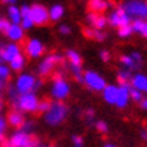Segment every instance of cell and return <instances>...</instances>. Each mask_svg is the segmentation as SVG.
I'll return each instance as SVG.
<instances>
[{
    "instance_id": "6da1fadb",
    "label": "cell",
    "mask_w": 147,
    "mask_h": 147,
    "mask_svg": "<svg viewBox=\"0 0 147 147\" xmlns=\"http://www.w3.org/2000/svg\"><path fill=\"white\" fill-rule=\"evenodd\" d=\"M120 7L132 22L147 19V0H124Z\"/></svg>"
},
{
    "instance_id": "7a4b0ae2",
    "label": "cell",
    "mask_w": 147,
    "mask_h": 147,
    "mask_svg": "<svg viewBox=\"0 0 147 147\" xmlns=\"http://www.w3.org/2000/svg\"><path fill=\"white\" fill-rule=\"evenodd\" d=\"M67 113H69V107H67L65 102L54 101V102H51L49 111L43 115V119H45L46 124L54 127V125L61 124L67 117Z\"/></svg>"
},
{
    "instance_id": "3957f363",
    "label": "cell",
    "mask_w": 147,
    "mask_h": 147,
    "mask_svg": "<svg viewBox=\"0 0 147 147\" xmlns=\"http://www.w3.org/2000/svg\"><path fill=\"white\" fill-rule=\"evenodd\" d=\"M11 147H36L39 144V140L31 134H26L23 131H16L11 135V138L7 142Z\"/></svg>"
},
{
    "instance_id": "277c9868",
    "label": "cell",
    "mask_w": 147,
    "mask_h": 147,
    "mask_svg": "<svg viewBox=\"0 0 147 147\" xmlns=\"http://www.w3.org/2000/svg\"><path fill=\"white\" fill-rule=\"evenodd\" d=\"M40 84H42V81L36 80L35 77L30 76V74H22V76H19L15 86H16L19 94H27L34 93L40 86Z\"/></svg>"
},
{
    "instance_id": "5b68a950",
    "label": "cell",
    "mask_w": 147,
    "mask_h": 147,
    "mask_svg": "<svg viewBox=\"0 0 147 147\" xmlns=\"http://www.w3.org/2000/svg\"><path fill=\"white\" fill-rule=\"evenodd\" d=\"M38 98L34 93H27V94H20L18 98V102L13 105V111L19 112H36L38 109Z\"/></svg>"
},
{
    "instance_id": "8992f818",
    "label": "cell",
    "mask_w": 147,
    "mask_h": 147,
    "mask_svg": "<svg viewBox=\"0 0 147 147\" xmlns=\"http://www.w3.org/2000/svg\"><path fill=\"white\" fill-rule=\"evenodd\" d=\"M70 93V86L66 82V80L63 78L62 73H58L54 76V82H53V88H51V94H53L54 98H57L58 101L59 100H63L66 98Z\"/></svg>"
},
{
    "instance_id": "52a82bcc",
    "label": "cell",
    "mask_w": 147,
    "mask_h": 147,
    "mask_svg": "<svg viewBox=\"0 0 147 147\" xmlns=\"http://www.w3.org/2000/svg\"><path fill=\"white\" fill-rule=\"evenodd\" d=\"M120 63L125 70L128 71H138L143 65V57L139 51H132L131 54L120 55Z\"/></svg>"
},
{
    "instance_id": "ba28073f",
    "label": "cell",
    "mask_w": 147,
    "mask_h": 147,
    "mask_svg": "<svg viewBox=\"0 0 147 147\" xmlns=\"http://www.w3.org/2000/svg\"><path fill=\"white\" fill-rule=\"evenodd\" d=\"M84 84L89 88L90 90L94 92H102L104 88L107 86V82L98 73L93 70H86L84 71Z\"/></svg>"
},
{
    "instance_id": "9c48e42d",
    "label": "cell",
    "mask_w": 147,
    "mask_h": 147,
    "mask_svg": "<svg viewBox=\"0 0 147 147\" xmlns=\"http://www.w3.org/2000/svg\"><path fill=\"white\" fill-rule=\"evenodd\" d=\"M108 24L116 28H120L123 26H128L132 23V20L128 18V15L124 12V9L121 7H117L108 15Z\"/></svg>"
},
{
    "instance_id": "30bf717a",
    "label": "cell",
    "mask_w": 147,
    "mask_h": 147,
    "mask_svg": "<svg viewBox=\"0 0 147 147\" xmlns=\"http://www.w3.org/2000/svg\"><path fill=\"white\" fill-rule=\"evenodd\" d=\"M57 63H63L62 55H59V54H53V55L46 57L45 59H43V62H40L39 67H38L39 76H47V74H50Z\"/></svg>"
},
{
    "instance_id": "8fae6325",
    "label": "cell",
    "mask_w": 147,
    "mask_h": 147,
    "mask_svg": "<svg viewBox=\"0 0 147 147\" xmlns=\"http://www.w3.org/2000/svg\"><path fill=\"white\" fill-rule=\"evenodd\" d=\"M31 11H30V16H31L34 24H38V26H43V24H47L49 22V11L43 7L42 4H32Z\"/></svg>"
},
{
    "instance_id": "7c38bea8",
    "label": "cell",
    "mask_w": 147,
    "mask_h": 147,
    "mask_svg": "<svg viewBox=\"0 0 147 147\" xmlns=\"http://www.w3.org/2000/svg\"><path fill=\"white\" fill-rule=\"evenodd\" d=\"M86 22L90 24L92 28L96 30H104V27L108 24V19L101 15V13H96V12H89L86 15Z\"/></svg>"
},
{
    "instance_id": "4fadbf2b",
    "label": "cell",
    "mask_w": 147,
    "mask_h": 147,
    "mask_svg": "<svg viewBox=\"0 0 147 147\" xmlns=\"http://www.w3.org/2000/svg\"><path fill=\"white\" fill-rule=\"evenodd\" d=\"M129 100H131V97H129V85H119V93H117L115 105L117 108H124L127 107Z\"/></svg>"
},
{
    "instance_id": "5bb4252c",
    "label": "cell",
    "mask_w": 147,
    "mask_h": 147,
    "mask_svg": "<svg viewBox=\"0 0 147 147\" xmlns=\"http://www.w3.org/2000/svg\"><path fill=\"white\" fill-rule=\"evenodd\" d=\"M131 86L140 90L143 94H147V76L142 73H135L131 80Z\"/></svg>"
},
{
    "instance_id": "9a60e30c",
    "label": "cell",
    "mask_w": 147,
    "mask_h": 147,
    "mask_svg": "<svg viewBox=\"0 0 147 147\" xmlns=\"http://www.w3.org/2000/svg\"><path fill=\"white\" fill-rule=\"evenodd\" d=\"M117 93H119V86H116V85H107L104 88V90H102V98L108 104H113L115 105L116 98H117Z\"/></svg>"
},
{
    "instance_id": "2e32d148",
    "label": "cell",
    "mask_w": 147,
    "mask_h": 147,
    "mask_svg": "<svg viewBox=\"0 0 147 147\" xmlns=\"http://www.w3.org/2000/svg\"><path fill=\"white\" fill-rule=\"evenodd\" d=\"M26 51L30 57H39L43 53V45L38 39H30L27 43Z\"/></svg>"
},
{
    "instance_id": "e0dca14e",
    "label": "cell",
    "mask_w": 147,
    "mask_h": 147,
    "mask_svg": "<svg viewBox=\"0 0 147 147\" xmlns=\"http://www.w3.org/2000/svg\"><path fill=\"white\" fill-rule=\"evenodd\" d=\"M7 121H8V123L12 125V127H15V128H20V127L23 125V123L26 121V119H24V116H23L22 112H19V111H11L8 113Z\"/></svg>"
},
{
    "instance_id": "ac0fdd59",
    "label": "cell",
    "mask_w": 147,
    "mask_h": 147,
    "mask_svg": "<svg viewBox=\"0 0 147 147\" xmlns=\"http://www.w3.org/2000/svg\"><path fill=\"white\" fill-rule=\"evenodd\" d=\"M1 54H3V59H4V61L11 62L16 55L20 54V50H19V47L16 45L11 43V45H5L4 46V49L1 50Z\"/></svg>"
},
{
    "instance_id": "d6986e66",
    "label": "cell",
    "mask_w": 147,
    "mask_h": 147,
    "mask_svg": "<svg viewBox=\"0 0 147 147\" xmlns=\"http://www.w3.org/2000/svg\"><path fill=\"white\" fill-rule=\"evenodd\" d=\"M111 3L108 0H90L89 3V8L92 9V12L96 13H101L104 12L105 9L109 8Z\"/></svg>"
},
{
    "instance_id": "ffe728a7",
    "label": "cell",
    "mask_w": 147,
    "mask_h": 147,
    "mask_svg": "<svg viewBox=\"0 0 147 147\" xmlns=\"http://www.w3.org/2000/svg\"><path fill=\"white\" fill-rule=\"evenodd\" d=\"M84 34L88 38H93V39L98 40V42H102V40L107 38V32L104 31V30H96V28H92V27L84 28Z\"/></svg>"
},
{
    "instance_id": "44dd1931",
    "label": "cell",
    "mask_w": 147,
    "mask_h": 147,
    "mask_svg": "<svg viewBox=\"0 0 147 147\" xmlns=\"http://www.w3.org/2000/svg\"><path fill=\"white\" fill-rule=\"evenodd\" d=\"M131 26L135 34H139L140 36L147 39V19L146 20H134L131 23Z\"/></svg>"
},
{
    "instance_id": "7402d4cb",
    "label": "cell",
    "mask_w": 147,
    "mask_h": 147,
    "mask_svg": "<svg viewBox=\"0 0 147 147\" xmlns=\"http://www.w3.org/2000/svg\"><path fill=\"white\" fill-rule=\"evenodd\" d=\"M66 58L70 63V66H82V58L76 50H66Z\"/></svg>"
},
{
    "instance_id": "603a6c76",
    "label": "cell",
    "mask_w": 147,
    "mask_h": 147,
    "mask_svg": "<svg viewBox=\"0 0 147 147\" xmlns=\"http://www.w3.org/2000/svg\"><path fill=\"white\" fill-rule=\"evenodd\" d=\"M132 73L125 69H121V70L117 71V82L120 85H131V80H132Z\"/></svg>"
},
{
    "instance_id": "cb8c5ba5",
    "label": "cell",
    "mask_w": 147,
    "mask_h": 147,
    "mask_svg": "<svg viewBox=\"0 0 147 147\" xmlns=\"http://www.w3.org/2000/svg\"><path fill=\"white\" fill-rule=\"evenodd\" d=\"M7 36H8L9 39H12V40L22 39V38H23V30H22V27L18 26V24H11L8 32H7Z\"/></svg>"
},
{
    "instance_id": "d4e9b609",
    "label": "cell",
    "mask_w": 147,
    "mask_h": 147,
    "mask_svg": "<svg viewBox=\"0 0 147 147\" xmlns=\"http://www.w3.org/2000/svg\"><path fill=\"white\" fill-rule=\"evenodd\" d=\"M62 15H63V7L59 4L53 5L49 11V18H50V20H53V22L59 20V19L62 18Z\"/></svg>"
},
{
    "instance_id": "484cf974",
    "label": "cell",
    "mask_w": 147,
    "mask_h": 147,
    "mask_svg": "<svg viewBox=\"0 0 147 147\" xmlns=\"http://www.w3.org/2000/svg\"><path fill=\"white\" fill-rule=\"evenodd\" d=\"M8 15L11 18V22L12 24H19V22L22 20V16H20V9L15 5H9L8 8Z\"/></svg>"
},
{
    "instance_id": "4316f807",
    "label": "cell",
    "mask_w": 147,
    "mask_h": 147,
    "mask_svg": "<svg viewBox=\"0 0 147 147\" xmlns=\"http://www.w3.org/2000/svg\"><path fill=\"white\" fill-rule=\"evenodd\" d=\"M9 63H11V67H12L13 70L19 71V70H22L23 65H24V58H23L22 54H19V55H16Z\"/></svg>"
},
{
    "instance_id": "83f0119b",
    "label": "cell",
    "mask_w": 147,
    "mask_h": 147,
    "mask_svg": "<svg viewBox=\"0 0 147 147\" xmlns=\"http://www.w3.org/2000/svg\"><path fill=\"white\" fill-rule=\"evenodd\" d=\"M132 34H134V30H132V26H131V24L117 28V35L120 36V38H129Z\"/></svg>"
},
{
    "instance_id": "f1b7e54d",
    "label": "cell",
    "mask_w": 147,
    "mask_h": 147,
    "mask_svg": "<svg viewBox=\"0 0 147 147\" xmlns=\"http://www.w3.org/2000/svg\"><path fill=\"white\" fill-rule=\"evenodd\" d=\"M129 97H131V100H134V101H136L139 104V102L142 101V98L144 97V94H143L140 90L135 89L134 86L129 85Z\"/></svg>"
},
{
    "instance_id": "f546056e",
    "label": "cell",
    "mask_w": 147,
    "mask_h": 147,
    "mask_svg": "<svg viewBox=\"0 0 147 147\" xmlns=\"http://www.w3.org/2000/svg\"><path fill=\"white\" fill-rule=\"evenodd\" d=\"M50 105H51V101H50V100H47V98H45V100L39 101L36 112H38V113H46V112L49 111Z\"/></svg>"
},
{
    "instance_id": "4dcf8cb0",
    "label": "cell",
    "mask_w": 147,
    "mask_h": 147,
    "mask_svg": "<svg viewBox=\"0 0 147 147\" xmlns=\"http://www.w3.org/2000/svg\"><path fill=\"white\" fill-rule=\"evenodd\" d=\"M35 127V123L32 120H26L23 123V125L19 128V131H23V132H26V134H31L32 129Z\"/></svg>"
},
{
    "instance_id": "1f68e13d",
    "label": "cell",
    "mask_w": 147,
    "mask_h": 147,
    "mask_svg": "<svg viewBox=\"0 0 147 147\" xmlns=\"http://www.w3.org/2000/svg\"><path fill=\"white\" fill-rule=\"evenodd\" d=\"M82 115H84V119H85V121H86L88 124H92V123L94 124V111L92 109V108L85 109Z\"/></svg>"
},
{
    "instance_id": "d6a6232c",
    "label": "cell",
    "mask_w": 147,
    "mask_h": 147,
    "mask_svg": "<svg viewBox=\"0 0 147 147\" xmlns=\"http://www.w3.org/2000/svg\"><path fill=\"white\" fill-rule=\"evenodd\" d=\"M94 127H96V129H97L98 132H101V134H107L108 132V124L105 123L104 120H96L94 121Z\"/></svg>"
},
{
    "instance_id": "836d02e7",
    "label": "cell",
    "mask_w": 147,
    "mask_h": 147,
    "mask_svg": "<svg viewBox=\"0 0 147 147\" xmlns=\"http://www.w3.org/2000/svg\"><path fill=\"white\" fill-rule=\"evenodd\" d=\"M5 128H7V121H5V119L3 116L0 115V143H3V140H4Z\"/></svg>"
},
{
    "instance_id": "e575fe53",
    "label": "cell",
    "mask_w": 147,
    "mask_h": 147,
    "mask_svg": "<svg viewBox=\"0 0 147 147\" xmlns=\"http://www.w3.org/2000/svg\"><path fill=\"white\" fill-rule=\"evenodd\" d=\"M9 27H11V23L7 19H0V32H4L5 35H7Z\"/></svg>"
},
{
    "instance_id": "d590c367",
    "label": "cell",
    "mask_w": 147,
    "mask_h": 147,
    "mask_svg": "<svg viewBox=\"0 0 147 147\" xmlns=\"http://www.w3.org/2000/svg\"><path fill=\"white\" fill-rule=\"evenodd\" d=\"M9 77V69L4 65H0V78L3 80H7Z\"/></svg>"
},
{
    "instance_id": "8d00e7d4",
    "label": "cell",
    "mask_w": 147,
    "mask_h": 147,
    "mask_svg": "<svg viewBox=\"0 0 147 147\" xmlns=\"http://www.w3.org/2000/svg\"><path fill=\"white\" fill-rule=\"evenodd\" d=\"M71 142H73V146H84V139L80 135H73Z\"/></svg>"
},
{
    "instance_id": "74e56055",
    "label": "cell",
    "mask_w": 147,
    "mask_h": 147,
    "mask_svg": "<svg viewBox=\"0 0 147 147\" xmlns=\"http://www.w3.org/2000/svg\"><path fill=\"white\" fill-rule=\"evenodd\" d=\"M30 11H31V8L28 7L27 4H23L22 5V9H20V16L23 18H28L30 16Z\"/></svg>"
},
{
    "instance_id": "f35d334b",
    "label": "cell",
    "mask_w": 147,
    "mask_h": 147,
    "mask_svg": "<svg viewBox=\"0 0 147 147\" xmlns=\"http://www.w3.org/2000/svg\"><path fill=\"white\" fill-rule=\"evenodd\" d=\"M32 24H34V22H32L31 16L22 19V28H30V27H32Z\"/></svg>"
},
{
    "instance_id": "ab89813d",
    "label": "cell",
    "mask_w": 147,
    "mask_h": 147,
    "mask_svg": "<svg viewBox=\"0 0 147 147\" xmlns=\"http://www.w3.org/2000/svg\"><path fill=\"white\" fill-rule=\"evenodd\" d=\"M100 58L102 59V62H108L111 59V53L108 50H100Z\"/></svg>"
},
{
    "instance_id": "60d3db41",
    "label": "cell",
    "mask_w": 147,
    "mask_h": 147,
    "mask_svg": "<svg viewBox=\"0 0 147 147\" xmlns=\"http://www.w3.org/2000/svg\"><path fill=\"white\" fill-rule=\"evenodd\" d=\"M59 32H61V34H65V35H69L71 32V30L67 24H62V26L59 27Z\"/></svg>"
},
{
    "instance_id": "b9f144b4",
    "label": "cell",
    "mask_w": 147,
    "mask_h": 147,
    "mask_svg": "<svg viewBox=\"0 0 147 147\" xmlns=\"http://www.w3.org/2000/svg\"><path fill=\"white\" fill-rule=\"evenodd\" d=\"M139 107L142 108V109H144V111H147V96H144L142 98V101L139 102Z\"/></svg>"
},
{
    "instance_id": "7bdbcfd3",
    "label": "cell",
    "mask_w": 147,
    "mask_h": 147,
    "mask_svg": "<svg viewBox=\"0 0 147 147\" xmlns=\"http://www.w3.org/2000/svg\"><path fill=\"white\" fill-rule=\"evenodd\" d=\"M140 136H142L144 140H147V129H142V131H140Z\"/></svg>"
},
{
    "instance_id": "ee69618b",
    "label": "cell",
    "mask_w": 147,
    "mask_h": 147,
    "mask_svg": "<svg viewBox=\"0 0 147 147\" xmlns=\"http://www.w3.org/2000/svg\"><path fill=\"white\" fill-rule=\"evenodd\" d=\"M1 3H5V4L13 5V3H16V0H1Z\"/></svg>"
},
{
    "instance_id": "f6af8a7d",
    "label": "cell",
    "mask_w": 147,
    "mask_h": 147,
    "mask_svg": "<svg viewBox=\"0 0 147 147\" xmlns=\"http://www.w3.org/2000/svg\"><path fill=\"white\" fill-rule=\"evenodd\" d=\"M102 147H117V146H115V144H112V143H105Z\"/></svg>"
},
{
    "instance_id": "bcb514c9",
    "label": "cell",
    "mask_w": 147,
    "mask_h": 147,
    "mask_svg": "<svg viewBox=\"0 0 147 147\" xmlns=\"http://www.w3.org/2000/svg\"><path fill=\"white\" fill-rule=\"evenodd\" d=\"M3 86H4V80L0 78V89H3Z\"/></svg>"
},
{
    "instance_id": "7dc6e473",
    "label": "cell",
    "mask_w": 147,
    "mask_h": 147,
    "mask_svg": "<svg viewBox=\"0 0 147 147\" xmlns=\"http://www.w3.org/2000/svg\"><path fill=\"white\" fill-rule=\"evenodd\" d=\"M0 147H11V146H9L8 143H1V146Z\"/></svg>"
},
{
    "instance_id": "c3c4849f",
    "label": "cell",
    "mask_w": 147,
    "mask_h": 147,
    "mask_svg": "<svg viewBox=\"0 0 147 147\" xmlns=\"http://www.w3.org/2000/svg\"><path fill=\"white\" fill-rule=\"evenodd\" d=\"M1 109H3V101H1V98H0V112H1Z\"/></svg>"
},
{
    "instance_id": "681fc988",
    "label": "cell",
    "mask_w": 147,
    "mask_h": 147,
    "mask_svg": "<svg viewBox=\"0 0 147 147\" xmlns=\"http://www.w3.org/2000/svg\"><path fill=\"white\" fill-rule=\"evenodd\" d=\"M36 147H46V146H45V144H43V143H39V144H38V146H36Z\"/></svg>"
},
{
    "instance_id": "f907efd6",
    "label": "cell",
    "mask_w": 147,
    "mask_h": 147,
    "mask_svg": "<svg viewBox=\"0 0 147 147\" xmlns=\"http://www.w3.org/2000/svg\"><path fill=\"white\" fill-rule=\"evenodd\" d=\"M3 49H4V46H3V45H1V43H0V51H1V50H3Z\"/></svg>"
},
{
    "instance_id": "816d5d0a",
    "label": "cell",
    "mask_w": 147,
    "mask_h": 147,
    "mask_svg": "<svg viewBox=\"0 0 147 147\" xmlns=\"http://www.w3.org/2000/svg\"><path fill=\"white\" fill-rule=\"evenodd\" d=\"M46 147H57V146H54V144H49V146H46Z\"/></svg>"
},
{
    "instance_id": "f5cc1de1",
    "label": "cell",
    "mask_w": 147,
    "mask_h": 147,
    "mask_svg": "<svg viewBox=\"0 0 147 147\" xmlns=\"http://www.w3.org/2000/svg\"><path fill=\"white\" fill-rule=\"evenodd\" d=\"M73 147H84V146H73Z\"/></svg>"
}]
</instances>
